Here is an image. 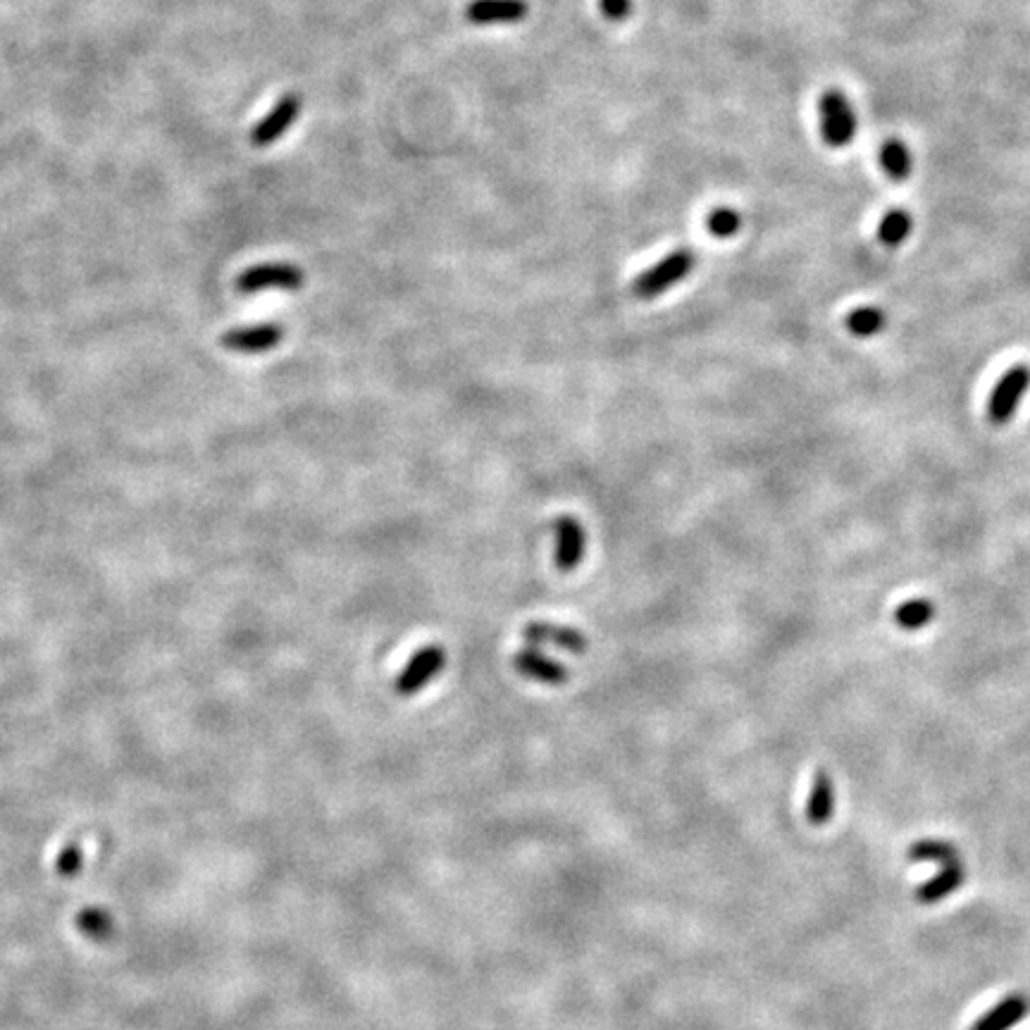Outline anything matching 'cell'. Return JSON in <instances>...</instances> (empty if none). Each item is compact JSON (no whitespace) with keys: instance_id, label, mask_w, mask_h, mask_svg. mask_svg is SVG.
I'll return each instance as SVG.
<instances>
[{"instance_id":"6da1fadb","label":"cell","mask_w":1030,"mask_h":1030,"mask_svg":"<svg viewBox=\"0 0 1030 1030\" xmlns=\"http://www.w3.org/2000/svg\"><path fill=\"white\" fill-rule=\"evenodd\" d=\"M818 127L821 139L830 148H845L856 136V113L845 91L828 89L818 98Z\"/></svg>"},{"instance_id":"7a4b0ae2","label":"cell","mask_w":1030,"mask_h":1030,"mask_svg":"<svg viewBox=\"0 0 1030 1030\" xmlns=\"http://www.w3.org/2000/svg\"><path fill=\"white\" fill-rule=\"evenodd\" d=\"M694 263H697V258H694L690 248H678V251L661 258L654 268L644 270L642 275L632 282V294H635L639 301L656 299V296L666 294L670 287H675V284L690 275L694 270Z\"/></svg>"},{"instance_id":"3957f363","label":"cell","mask_w":1030,"mask_h":1030,"mask_svg":"<svg viewBox=\"0 0 1030 1030\" xmlns=\"http://www.w3.org/2000/svg\"><path fill=\"white\" fill-rule=\"evenodd\" d=\"M1030 389V365L1019 363L1009 368L992 389L988 401V420L992 425H1007L1019 411L1023 396Z\"/></svg>"},{"instance_id":"277c9868","label":"cell","mask_w":1030,"mask_h":1030,"mask_svg":"<svg viewBox=\"0 0 1030 1030\" xmlns=\"http://www.w3.org/2000/svg\"><path fill=\"white\" fill-rule=\"evenodd\" d=\"M306 275L294 263H260L244 270L237 279L241 294H260V291H299Z\"/></svg>"},{"instance_id":"5b68a950","label":"cell","mask_w":1030,"mask_h":1030,"mask_svg":"<svg viewBox=\"0 0 1030 1030\" xmlns=\"http://www.w3.org/2000/svg\"><path fill=\"white\" fill-rule=\"evenodd\" d=\"M444 663L446 651L442 644H427V647L418 649L411 656V661L403 666L399 678L394 682L396 694H401V697H413V694L423 692L425 687L442 673Z\"/></svg>"},{"instance_id":"8992f818","label":"cell","mask_w":1030,"mask_h":1030,"mask_svg":"<svg viewBox=\"0 0 1030 1030\" xmlns=\"http://www.w3.org/2000/svg\"><path fill=\"white\" fill-rule=\"evenodd\" d=\"M554 563L561 573H573V570L580 566L582 558H585L587 549V537L585 527L580 525V520L573 518V515H561L554 523Z\"/></svg>"},{"instance_id":"52a82bcc","label":"cell","mask_w":1030,"mask_h":1030,"mask_svg":"<svg viewBox=\"0 0 1030 1030\" xmlns=\"http://www.w3.org/2000/svg\"><path fill=\"white\" fill-rule=\"evenodd\" d=\"M299 113H301L299 93H284V96L275 103V108H272L270 113L256 124V127H253L251 144L258 148L275 144V141H279L284 134H287V129L296 122Z\"/></svg>"},{"instance_id":"ba28073f","label":"cell","mask_w":1030,"mask_h":1030,"mask_svg":"<svg viewBox=\"0 0 1030 1030\" xmlns=\"http://www.w3.org/2000/svg\"><path fill=\"white\" fill-rule=\"evenodd\" d=\"M282 339V325H277V322H258V325L237 327V330H229L227 334H222V346L234 353H248V356H253V353L277 349Z\"/></svg>"},{"instance_id":"9c48e42d","label":"cell","mask_w":1030,"mask_h":1030,"mask_svg":"<svg viewBox=\"0 0 1030 1030\" xmlns=\"http://www.w3.org/2000/svg\"><path fill=\"white\" fill-rule=\"evenodd\" d=\"M523 637L530 647H554L568 651V654H585L587 651V637L582 635L580 630L570 628V625H556L539 620V623L525 625Z\"/></svg>"},{"instance_id":"30bf717a","label":"cell","mask_w":1030,"mask_h":1030,"mask_svg":"<svg viewBox=\"0 0 1030 1030\" xmlns=\"http://www.w3.org/2000/svg\"><path fill=\"white\" fill-rule=\"evenodd\" d=\"M530 12L527 0H470L465 5V20L470 24H515L523 22Z\"/></svg>"},{"instance_id":"8fae6325","label":"cell","mask_w":1030,"mask_h":1030,"mask_svg":"<svg viewBox=\"0 0 1030 1030\" xmlns=\"http://www.w3.org/2000/svg\"><path fill=\"white\" fill-rule=\"evenodd\" d=\"M513 668L518 670L523 678L542 682V685L558 687V685H566L568 682V670L563 668L558 661L544 656L537 647H530V644L513 656Z\"/></svg>"},{"instance_id":"7c38bea8","label":"cell","mask_w":1030,"mask_h":1030,"mask_svg":"<svg viewBox=\"0 0 1030 1030\" xmlns=\"http://www.w3.org/2000/svg\"><path fill=\"white\" fill-rule=\"evenodd\" d=\"M1030 1002L1023 992H1011L1002 1002H997L990 1011H985L969 1030H1009L1023 1021L1028 1014Z\"/></svg>"},{"instance_id":"4fadbf2b","label":"cell","mask_w":1030,"mask_h":1030,"mask_svg":"<svg viewBox=\"0 0 1030 1030\" xmlns=\"http://www.w3.org/2000/svg\"><path fill=\"white\" fill-rule=\"evenodd\" d=\"M966 880V871L964 866L961 864H952V866H942L940 873H935L933 878L926 880L921 887L916 890V902L921 904H938L942 902V899L952 895V892H957L961 885H964Z\"/></svg>"},{"instance_id":"5bb4252c","label":"cell","mask_w":1030,"mask_h":1030,"mask_svg":"<svg viewBox=\"0 0 1030 1030\" xmlns=\"http://www.w3.org/2000/svg\"><path fill=\"white\" fill-rule=\"evenodd\" d=\"M835 811V790H833V778H830L828 771H818L814 775V785H811L809 802H806V818H809L811 825H825L833 818Z\"/></svg>"},{"instance_id":"9a60e30c","label":"cell","mask_w":1030,"mask_h":1030,"mask_svg":"<svg viewBox=\"0 0 1030 1030\" xmlns=\"http://www.w3.org/2000/svg\"><path fill=\"white\" fill-rule=\"evenodd\" d=\"M74 926H77L79 933L84 935L86 940L96 942V945H105L115 938V918L108 909L103 907H86L74 916Z\"/></svg>"},{"instance_id":"2e32d148","label":"cell","mask_w":1030,"mask_h":1030,"mask_svg":"<svg viewBox=\"0 0 1030 1030\" xmlns=\"http://www.w3.org/2000/svg\"><path fill=\"white\" fill-rule=\"evenodd\" d=\"M914 229V217L907 208H890L880 217L876 237L885 248H899L911 237Z\"/></svg>"},{"instance_id":"e0dca14e","label":"cell","mask_w":1030,"mask_h":1030,"mask_svg":"<svg viewBox=\"0 0 1030 1030\" xmlns=\"http://www.w3.org/2000/svg\"><path fill=\"white\" fill-rule=\"evenodd\" d=\"M909 861H918V864H938V866H952L959 864V849L949 845L947 840H933V837H926V840H918L907 849Z\"/></svg>"},{"instance_id":"ac0fdd59","label":"cell","mask_w":1030,"mask_h":1030,"mask_svg":"<svg viewBox=\"0 0 1030 1030\" xmlns=\"http://www.w3.org/2000/svg\"><path fill=\"white\" fill-rule=\"evenodd\" d=\"M880 167L885 170V175L895 182H904L911 175V167H914V160H911V151L904 141L890 139L880 146Z\"/></svg>"},{"instance_id":"d6986e66","label":"cell","mask_w":1030,"mask_h":1030,"mask_svg":"<svg viewBox=\"0 0 1030 1030\" xmlns=\"http://www.w3.org/2000/svg\"><path fill=\"white\" fill-rule=\"evenodd\" d=\"M935 616H938V611H935L933 601H928V599H909V601H904V604H899L895 608V613H892L895 623L907 632H916V630L926 628V625L933 623Z\"/></svg>"},{"instance_id":"ffe728a7","label":"cell","mask_w":1030,"mask_h":1030,"mask_svg":"<svg viewBox=\"0 0 1030 1030\" xmlns=\"http://www.w3.org/2000/svg\"><path fill=\"white\" fill-rule=\"evenodd\" d=\"M885 325H887L885 310H880L876 306L856 308L847 315V330L852 332L854 337H861V339L876 337V334L885 330Z\"/></svg>"},{"instance_id":"44dd1931","label":"cell","mask_w":1030,"mask_h":1030,"mask_svg":"<svg viewBox=\"0 0 1030 1030\" xmlns=\"http://www.w3.org/2000/svg\"><path fill=\"white\" fill-rule=\"evenodd\" d=\"M740 227H742V217L735 208L718 206V208H713L709 215H706V229H709L716 239L735 237V234L740 232Z\"/></svg>"},{"instance_id":"7402d4cb","label":"cell","mask_w":1030,"mask_h":1030,"mask_svg":"<svg viewBox=\"0 0 1030 1030\" xmlns=\"http://www.w3.org/2000/svg\"><path fill=\"white\" fill-rule=\"evenodd\" d=\"M82 866H84V849H82V845H79L77 840L67 842V845L60 849L58 859H55V873H58L60 878L70 880V878L77 876L79 871H82Z\"/></svg>"},{"instance_id":"603a6c76","label":"cell","mask_w":1030,"mask_h":1030,"mask_svg":"<svg viewBox=\"0 0 1030 1030\" xmlns=\"http://www.w3.org/2000/svg\"><path fill=\"white\" fill-rule=\"evenodd\" d=\"M599 10L606 20L623 22L632 12V0H599Z\"/></svg>"}]
</instances>
